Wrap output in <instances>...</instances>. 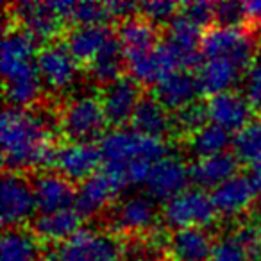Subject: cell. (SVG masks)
<instances>
[{
	"label": "cell",
	"mask_w": 261,
	"mask_h": 261,
	"mask_svg": "<svg viewBox=\"0 0 261 261\" xmlns=\"http://www.w3.org/2000/svg\"><path fill=\"white\" fill-rule=\"evenodd\" d=\"M0 145L6 170L27 174L54 168L56 149L48 120L33 109L6 108L0 118Z\"/></svg>",
	"instance_id": "6da1fadb"
},
{
	"label": "cell",
	"mask_w": 261,
	"mask_h": 261,
	"mask_svg": "<svg viewBox=\"0 0 261 261\" xmlns=\"http://www.w3.org/2000/svg\"><path fill=\"white\" fill-rule=\"evenodd\" d=\"M200 54L204 59H227L247 72L257 58V41L243 27L211 25L204 31Z\"/></svg>",
	"instance_id": "7a4b0ae2"
},
{
	"label": "cell",
	"mask_w": 261,
	"mask_h": 261,
	"mask_svg": "<svg viewBox=\"0 0 261 261\" xmlns=\"http://www.w3.org/2000/svg\"><path fill=\"white\" fill-rule=\"evenodd\" d=\"M108 125L104 109L95 95H79L63 106L58 127L68 142H93L100 138Z\"/></svg>",
	"instance_id": "3957f363"
},
{
	"label": "cell",
	"mask_w": 261,
	"mask_h": 261,
	"mask_svg": "<svg viewBox=\"0 0 261 261\" xmlns=\"http://www.w3.org/2000/svg\"><path fill=\"white\" fill-rule=\"evenodd\" d=\"M218 213L213 206L211 195L206 190L197 186L185 190L177 197L163 204L161 218L163 224L172 231L188 227H204L207 229L215 224Z\"/></svg>",
	"instance_id": "277c9868"
},
{
	"label": "cell",
	"mask_w": 261,
	"mask_h": 261,
	"mask_svg": "<svg viewBox=\"0 0 261 261\" xmlns=\"http://www.w3.org/2000/svg\"><path fill=\"white\" fill-rule=\"evenodd\" d=\"M59 261H122L123 247L113 232L83 227L56 245Z\"/></svg>",
	"instance_id": "5b68a950"
},
{
	"label": "cell",
	"mask_w": 261,
	"mask_h": 261,
	"mask_svg": "<svg viewBox=\"0 0 261 261\" xmlns=\"http://www.w3.org/2000/svg\"><path fill=\"white\" fill-rule=\"evenodd\" d=\"M36 211L33 185L22 172L4 170L0 182V220L4 229L23 227Z\"/></svg>",
	"instance_id": "8992f818"
},
{
	"label": "cell",
	"mask_w": 261,
	"mask_h": 261,
	"mask_svg": "<svg viewBox=\"0 0 261 261\" xmlns=\"http://www.w3.org/2000/svg\"><path fill=\"white\" fill-rule=\"evenodd\" d=\"M36 66L43 86L54 93L66 91L79 79V63L73 59L65 41H50L38 48Z\"/></svg>",
	"instance_id": "52a82bcc"
},
{
	"label": "cell",
	"mask_w": 261,
	"mask_h": 261,
	"mask_svg": "<svg viewBox=\"0 0 261 261\" xmlns=\"http://www.w3.org/2000/svg\"><path fill=\"white\" fill-rule=\"evenodd\" d=\"M8 18L43 45L58 40L65 23L56 11L54 2H16L11 4Z\"/></svg>",
	"instance_id": "ba28073f"
},
{
	"label": "cell",
	"mask_w": 261,
	"mask_h": 261,
	"mask_svg": "<svg viewBox=\"0 0 261 261\" xmlns=\"http://www.w3.org/2000/svg\"><path fill=\"white\" fill-rule=\"evenodd\" d=\"M102 167L100 149L95 142H65L58 145L54 168L70 182H83Z\"/></svg>",
	"instance_id": "9c48e42d"
},
{
	"label": "cell",
	"mask_w": 261,
	"mask_h": 261,
	"mask_svg": "<svg viewBox=\"0 0 261 261\" xmlns=\"http://www.w3.org/2000/svg\"><path fill=\"white\" fill-rule=\"evenodd\" d=\"M190 182V165H186L181 158L168 154L152 165L145 181V190L147 195L152 197L156 202L165 204L188 190Z\"/></svg>",
	"instance_id": "30bf717a"
},
{
	"label": "cell",
	"mask_w": 261,
	"mask_h": 261,
	"mask_svg": "<svg viewBox=\"0 0 261 261\" xmlns=\"http://www.w3.org/2000/svg\"><path fill=\"white\" fill-rule=\"evenodd\" d=\"M142 97V86L129 75H123L115 83L102 86L98 100L104 109L108 125L115 129V127H123L127 122H130L133 113Z\"/></svg>",
	"instance_id": "8fae6325"
},
{
	"label": "cell",
	"mask_w": 261,
	"mask_h": 261,
	"mask_svg": "<svg viewBox=\"0 0 261 261\" xmlns=\"http://www.w3.org/2000/svg\"><path fill=\"white\" fill-rule=\"evenodd\" d=\"M4 79V98L9 108L31 109L43 95V81L38 72L36 59L20 63L2 70Z\"/></svg>",
	"instance_id": "7c38bea8"
},
{
	"label": "cell",
	"mask_w": 261,
	"mask_h": 261,
	"mask_svg": "<svg viewBox=\"0 0 261 261\" xmlns=\"http://www.w3.org/2000/svg\"><path fill=\"white\" fill-rule=\"evenodd\" d=\"M113 231L123 234H143L154 229L158 222L156 200L145 193H135L118 200L113 207Z\"/></svg>",
	"instance_id": "4fadbf2b"
},
{
	"label": "cell",
	"mask_w": 261,
	"mask_h": 261,
	"mask_svg": "<svg viewBox=\"0 0 261 261\" xmlns=\"http://www.w3.org/2000/svg\"><path fill=\"white\" fill-rule=\"evenodd\" d=\"M31 185H33L38 215L56 213L75 206L77 188L73 182L59 175L58 172H36V175L31 179Z\"/></svg>",
	"instance_id": "5bb4252c"
},
{
	"label": "cell",
	"mask_w": 261,
	"mask_h": 261,
	"mask_svg": "<svg viewBox=\"0 0 261 261\" xmlns=\"http://www.w3.org/2000/svg\"><path fill=\"white\" fill-rule=\"evenodd\" d=\"M207 120L215 125L222 127L227 133H238L245 125L252 122V106L243 93L238 91H225L210 97L206 102Z\"/></svg>",
	"instance_id": "9a60e30c"
},
{
	"label": "cell",
	"mask_w": 261,
	"mask_h": 261,
	"mask_svg": "<svg viewBox=\"0 0 261 261\" xmlns=\"http://www.w3.org/2000/svg\"><path fill=\"white\" fill-rule=\"evenodd\" d=\"M213 206L218 215L222 217H238L242 213H249L254 200L257 199V190L250 182L247 174H236L224 185L217 186L213 192H210Z\"/></svg>",
	"instance_id": "2e32d148"
},
{
	"label": "cell",
	"mask_w": 261,
	"mask_h": 261,
	"mask_svg": "<svg viewBox=\"0 0 261 261\" xmlns=\"http://www.w3.org/2000/svg\"><path fill=\"white\" fill-rule=\"evenodd\" d=\"M152 95L167 111L172 115L186 106L197 102V97L200 95L199 84H197L195 73L186 72V70H177L161 79L156 86L152 88Z\"/></svg>",
	"instance_id": "e0dca14e"
},
{
	"label": "cell",
	"mask_w": 261,
	"mask_h": 261,
	"mask_svg": "<svg viewBox=\"0 0 261 261\" xmlns=\"http://www.w3.org/2000/svg\"><path fill=\"white\" fill-rule=\"evenodd\" d=\"M116 40L122 47L123 59H130L154 50L160 45V34L154 23L145 20L142 15H136L118 23Z\"/></svg>",
	"instance_id": "ac0fdd59"
},
{
	"label": "cell",
	"mask_w": 261,
	"mask_h": 261,
	"mask_svg": "<svg viewBox=\"0 0 261 261\" xmlns=\"http://www.w3.org/2000/svg\"><path fill=\"white\" fill-rule=\"evenodd\" d=\"M240 161L236 156L227 150V152L217 154V156L202 158L195 160L190 165V179L200 190H210L213 192L217 186L224 185L231 177L238 174Z\"/></svg>",
	"instance_id": "d6986e66"
},
{
	"label": "cell",
	"mask_w": 261,
	"mask_h": 261,
	"mask_svg": "<svg viewBox=\"0 0 261 261\" xmlns=\"http://www.w3.org/2000/svg\"><path fill=\"white\" fill-rule=\"evenodd\" d=\"M129 123H130V129L140 133V135L161 138V140L170 136L175 130L174 116L154 98L152 93L143 95L140 98Z\"/></svg>",
	"instance_id": "ffe728a7"
},
{
	"label": "cell",
	"mask_w": 261,
	"mask_h": 261,
	"mask_svg": "<svg viewBox=\"0 0 261 261\" xmlns=\"http://www.w3.org/2000/svg\"><path fill=\"white\" fill-rule=\"evenodd\" d=\"M115 38L113 29L104 25H73L65 34V45L79 65H86Z\"/></svg>",
	"instance_id": "44dd1931"
},
{
	"label": "cell",
	"mask_w": 261,
	"mask_h": 261,
	"mask_svg": "<svg viewBox=\"0 0 261 261\" xmlns=\"http://www.w3.org/2000/svg\"><path fill=\"white\" fill-rule=\"evenodd\" d=\"M215 240L204 227H188L172 231L167 242L174 261H210Z\"/></svg>",
	"instance_id": "7402d4cb"
},
{
	"label": "cell",
	"mask_w": 261,
	"mask_h": 261,
	"mask_svg": "<svg viewBox=\"0 0 261 261\" xmlns=\"http://www.w3.org/2000/svg\"><path fill=\"white\" fill-rule=\"evenodd\" d=\"M83 220L84 218L79 215V211L75 207H70V210L56 211V213L38 215L33 220L31 231L36 234L40 242L59 245L83 229Z\"/></svg>",
	"instance_id": "603a6c76"
},
{
	"label": "cell",
	"mask_w": 261,
	"mask_h": 261,
	"mask_svg": "<svg viewBox=\"0 0 261 261\" xmlns=\"http://www.w3.org/2000/svg\"><path fill=\"white\" fill-rule=\"evenodd\" d=\"M118 193L115 192L109 179L100 170L79 182L75 190V210L83 218H91L102 213L113 200H116Z\"/></svg>",
	"instance_id": "cb8c5ba5"
},
{
	"label": "cell",
	"mask_w": 261,
	"mask_h": 261,
	"mask_svg": "<svg viewBox=\"0 0 261 261\" xmlns=\"http://www.w3.org/2000/svg\"><path fill=\"white\" fill-rule=\"evenodd\" d=\"M242 77V70L227 59H204L195 72L200 95L207 98L225 91H232Z\"/></svg>",
	"instance_id": "d4e9b609"
},
{
	"label": "cell",
	"mask_w": 261,
	"mask_h": 261,
	"mask_svg": "<svg viewBox=\"0 0 261 261\" xmlns=\"http://www.w3.org/2000/svg\"><path fill=\"white\" fill-rule=\"evenodd\" d=\"M41 242L25 227L4 229L0 240V261H41Z\"/></svg>",
	"instance_id": "484cf974"
},
{
	"label": "cell",
	"mask_w": 261,
	"mask_h": 261,
	"mask_svg": "<svg viewBox=\"0 0 261 261\" xmlns=\"http://www.w3.org/2000/svg\"><path fill=\"white\" fill-rule=\"evenodd\" d=\"M38 41L16 23H6L4 36H2V63L0 68H11L20 63L34 61L38 54Z\"/></svg>",
	"instance_id": "4316f807"
},
{
	"label": "cell",
	"mask_w": 261,
	"mask_h": 261,
	"mask_svg": "<svg viewBox=\"0 0 261 261\" xmlns=\"http://www.w3.org/2000/svg\"><path fill=\"white\" fill-rule=\"evenodd\" d=\"M88 75L95 81L100 86L106 84H111L115 81H118L125 68V59H123V52L120 47L118 40H116V33L115 38L109 40V43L88 63Z\"/></svg>",
	"instance_id": "83f0119b"
},
{
	"label": "cell",
	"mask_w": 261,
	"mask_h": 261,
	"mask_svg": "<svg viewBox=\"0 0 261 261\" xmlns=\"http://www.w3.org/2000/svg\"><path fill=\"white\" fill-rule=\"evenodd\" d=\"M232 145V136L222 127L215 125V123L207 122L199 130L192 133L186 136V147L188 152L192 154L195 160H202V158L217 156V154L227 152V149Z\"/></svg>",
	"instance_id": "f1b7e54d"
},
{
	"label": "cell",
	"mask_w": 261,
	"mask_h": 261,
	"mask_svg": "<svg viewBox=\"0 0 261 261\" xmlns=\"http://www.w3.org/2000/svg\"><path fill=\"white\" fill-rule=\"evenodd\" d=\"M231 152L245 167L261 160V122L252 120L232 136Z\"/></svg>",
	"instance_id": "f546056e"
},
{
	"label": "cell",
	"mask_w": 261,
	"mask_h": 261,
	"mask_svg": "<svg viewBox=\"0 0 261 261\" xmlns=\"http://www.w3.org/2000/svg\"><path fill=\"white\" fill-rule=\"evenodd\" d=\"M68 22L73 25H104L111 22L106 2H72Z\"/></svg>",
	"instance_id": "4dcf8cb0"
},
{
	"label": "cell",
	"mask_w": 261,
	"mask_h": 261,
	"mask_svg": "<svg viewBox=\"0 0 261 261\" xmlns=\"http://www.w3.org/2000/svg\"><path fill=\"white\" fill-rule=\"evenodd\" d=\"M174 129L175 133H179L181 136H190L192 133L199 130L202 125H206L207 120V111L206 104H202L200 100L193 102V104L186 106L185 109L174 113Z\"/></svg>",
	"instance_id": "1f68e13d"
},
{
	"label": "cell",
	"mask_w": 261,
	"mask_h": 261,
	"mask_svg": "<svg viewBox=\"0 0 261 261\" xmlns=\"http://www.w3.org/2000/svg\"><path fill=\"white\" fill-rule=\"evenodd\" d=\"M181 4L170 2V0H150L140 4V15L145 20H149L154 25H167L172 18L179 15Z\"/></svg>",
	"instance_id": "d6a6232c"
},
{
	"label": "cell",
	"mask_w": 261,
	"mask_h": 261,
	"mask_svg": "<svg viewBox=\"0 0 261 261\" xmlns=\"http://www.w3.org/2000/svg\"><path fill=\"white\" fill-rule=\"evenodd\" d=\"M210 261H250V257L231 232L215 240Z\"/></svg>",
	"instance_id": "836d02e7"
},
{
	"label": "cell",
	"mask_w": 261,
	"mask_h": 261,
	"mask_svg": "<svg viewBox=\"0 0 261 261\" xmlns=\"http://www.w3.org/2000/svg\"><path fill=\"white\" fill-rule=\"evenodd\" d=\"M215 11H217V4L213 2H206V0H195V2H185L181 4V13L182 16L193 22L200 29H210L211 23L215 22Z\"/></svg>",
	"instance_id": "e575fe53"
},
{
	"label": "cell",
	"mask_w": 261,
	"mask_h": 261,
	"mask_svg": "<svg viewBox=\"0 0 261 261\" xmlns=\"http://www.w3.org/2000/svg\"><path fill=\"white\" fill-rule=\"evenodd\" d=\"M232 234L249 254L250 261H261V225L252 222L240 224Z\"/></svg>",
	"instance_id": "d590c367"
},
{
	"label": "cell",
	"mask_w": 261,
	"mask_h": 261,
	"mask_svg": "<svg viewBox=\"0 0 261 261\" xmlns=\"http://www.w3.org/2000/svg\"><path fill=\"white\" fill-rule=\"evenodd\" d=\"M243 95L254 111L261 109V54H257L243 75Z\"/></svg>",
	"instance_id": "8d00e7d4"
},
{
	"label": "cell",
	"mask_w": 261,
	"mask_h": 261,
	"mask_svg": "<svg viewBox=\"0 0 261 261\" xmlns=\"http://www.w3.org/2000/svg\"><path fill=\"white\" fill-rule=\"evenodd\" d=\"M215 22H217V25L242 27V23L247 22L243 2H217Z\"/></svg>",
	"instance_id": "74e56055"
},
{
	"label": "cell",
	"mask_w": 261,
	"mask_h": 261,
	"mask_svg": "<svg viewBox=\"0 0 261 261\" xmlns=\"http://www.w3.org/2000/svg\"><path fill=\"white\" fill-rule=\"evenodd\" d=\"M243 11H245V18L249 23L256 25L261 22V0H249L243 2Z\"/></svg>",
	"instance_id": "f35d334b"
},
{
	"label": "cell",
	"mask_w": 261,
	"mask_h": 261,
	"mask_svg": "<svg viewBox=\"0 0 261 261\" xmlns=\"http://www.w3.org/2000/svg\"><path fill=\"white\" fill-rule=\"evenodd\" d=\"M249 220L252 222V224L261 225V193L257 195V199L254 200L252 207L249 210Z\"/></svg>",
	"instance_id": "ab89813d"
},
{
	"label": "cell",
	"mask_w": 261,
	"mask_h": 261,
	"mask_svg": "<svg viewBox=\"0 0 261 261\" xmlns=\"http://www.w3.org/2000/svg\"><path fill=\"white\" fill-rule=\"evenodd\" d=\"M254 27H256V41H259V43H261V22L256 23Z\"/></svg>",
	"instance_id": "60d3db41"
}]
</instances>
